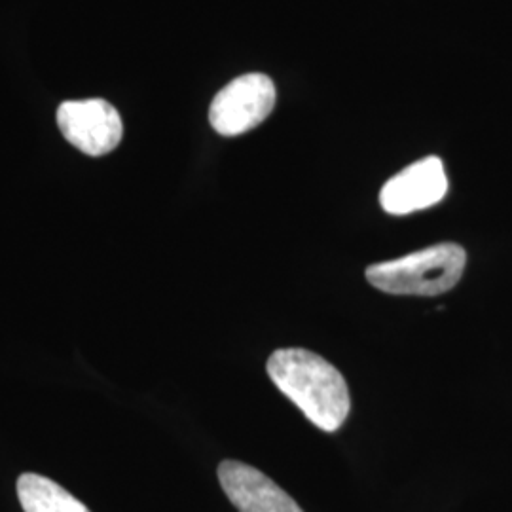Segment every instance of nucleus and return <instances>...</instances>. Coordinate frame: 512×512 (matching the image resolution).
Returning a JSON list of instances; mask_svg holds the SVG:
<instances>
[{
  "mask_svg": "<svg viewBox=\"0 0 512 512\" xmlns=\"http://www.w3.org/2000/svg\"><path fill=\"white\" fill-rule=\"evenodd\" d=\"M268 376L321 431L334 433L348 420L351 397L342 372L308 349H277L268 359Z\"/></svg>",
  "mask_w": 512,
  "mask_h": 512,
  "instance_id": "nucleus-1",
  "label": "nucleus"
},
{
  "mask_svg": "<svg viewBox=\"0 0 512 512\" xmlns=\"http://www.w3.org/2000/svg\"><path fill=\"white\" fill-rule=\"evenodd\" d=\"M467 253L458 243H439L418 253L366 268L372 287L397 296H439L452 291L465 272Z\"/></svg>",
  "mask_w": 512,
  "mask_h": 512,
  "instance_id": "nucleus-2",
  "label": "nucleus"
},
{
  "mask_svg": "<svg viewBox=\"0 0 512 512\" xmlns=\"http://www.w3.org/2000/svg\"><path fill=\"white\" fill-rule=\"evenodd\" d=\"M274 82L262 73L238 76L220 90L211 107L209 122L222 137H238L260 126L275 107Z\"/></svg>",
  "mask_w": 512,
  "mask_h": 512,
  "instance_id": "nucleus-3",
  "label": "nucleus"
},
{
  "mask_svg": "<svg viewBox=\"0 0 512 512\" xmlns=\"http://www.w3.org/2000/svg\"><path fill=\"white\" fill-rule=\"evenodd\" d=\"M57 126L74 148L93 158L112 152L124 137L122 116L105 99L61 103Z\"/></svg>",
  "mask_w": 512,
  "mask_h": 512,
  "instance_id": "nucleus-4",
  "label": "nucleus"
},
{
  "mask_svg": "<svg viewBox=\"0 0 512 512\" xmlns=\"http://www.w3.org/2000/svg\"><path fill=\"white\" fill-rule=\"evenodd\" d=\"M446 192L448 177L442 160L427 156L391 177L380 192V203L389 215H410L442 202Z\"/></svg>",
  "mask_w": 512,
  "mask_h": 512,
  "instance_id": "nucleus-5",
  "label": "nucleus"
},
{
  "mask_svg": "<svg viewBox=\"0 0 512 512\" xmlns=\"http://www.w3.org/2000/svg\"><path fill=\"white\" fill-rule=\"evenodd\" d=\"M219 482L239 512H304L272 478L241 461H222Z\"/></svg>",
  "mask_w": 512,
  "mask_h": 512,
  "instance_id": "nucleus-6",
  "label": "nucleus"
},
{
  "mask_svg": "<svg viewBox=\"0 0 512 512\" xmlns=\"http://www.w3.org/2000/svg\"><path fill=\"white\" fill-rule=\"evenodd\" d=\"M18 497L25 512H92L57 482L35 473L19 476Z\"/></svg>",
  "mask_w": 512,
  "mask_h": 512,
  "instance_id": "nucleus-7",
  "label": "nucleus"
}]
</instances>
